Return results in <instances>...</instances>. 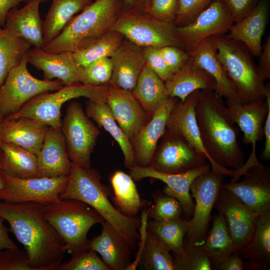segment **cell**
<instances>
[{"instance_id": "91938a15", "label": "cell", "mask_w": 270, "mask_h": 270, "mask_svg": "<svg viewBox=\"0 0 270 270\" xmlns=\"http://www.w3.org/2000/svg\"><path fill=\"white\" fill-rule=\"evenodd\" d=\"M6 183L4 174L0 167V191L4 188Z\"/></svg>"}, {"instance_id": "4fadbf2b", "label": "cell", "mask_w": 270, "mask_h": 270, "mask_svg": "<svg viewBox=\"0 0 270 270\" xmlns=\"http://www.w3.org/2000/svg\"><path fill=\"white\" fill-rule=\"evenodd\" d=\"M162 138L148 166L155 170L179 174L207 163L206 156L192 147L180 134L166 129Z\"/></svg>"}, {"instance_id": "8fae6325", "label": "cell", "mask_w": 270, "mask_h": 270, "mask_svg": "<svg viewBox=\"0 0 270 270\" xmlns=\"http://www.w3.org/2000/svg\"><path fill=\"white\" fill-rule=\"evenodd\" d=\"M226 176L210 170L196 176L190 186V192L194 198V208L189 219L184 242L201 244L208 228L211 212L218 192Z\"/></svg>"}, {"instance_id": "e575fe53", "label": "cell", "mask_w": 270, "mask_h": 270, "mask_svg": "<svg viewBox=\"0 0 270 270\" xmlns=\"http://www.w3.org/2000/svg\"><path fill=\"white\" fill-rule=\"evenodd\" d=\"M132 92L151 117L170 98L164 82L146 64Z\"/></svg>"}, {"instance_id": "277c9868", "label": "cell", "mask_w": 270, "mask_h": 270, "mask_svg": "<svg viewBox=\"0 0 270 270\" xmlns=\"http://www.w3.org/2000/svg\"><path fill=\"white\" fill-rule=\"evenodd\" d=\"M122 8L123 0H95L75 15L42 49L52 54L73 52L112 30Z\"/></svg>"}, {"instance_id": "5b68a950", "label": "cell", "mask_w": 270, "mask_h": 270, "mask_svg": "<svg viewBox=\"0 0 270 270\" xmlns=\"http://www.w3.org/2000/svg\"><path fill=\"white\" fill-rule=\"evenodd\" d=\"M236 100L243 104L266 101L265 84L260 78L252 55L242 42L222 34L210 37Z\"/></svg>"}, {"instance_id": "1f68e13d", "label": "cell", "mask_w": 270, "mask_h": 270, "mask_svg": "<svg viewBox=\"0 0 270 270\" xmlns=\"http://www.w3.org/2000/svg\"><path fill=\"white\" fill-rule=\"evenodd\" d=\"M195 62L214 80V91L226 99H236L234 88L218 60L214 46L209 38L203 40L190 54Z\"/></svg>"}, {"instance_id": "4316f807", "label": "cell", "mask_w": 270, "mask_h": 270, "mask_svg": "<svg viewBox=\"0 0 270 270\" xmlns=\"http://www.w3.org/2000/svg\"><path fill=\"white\" fill-rule=\"evenodd\" d=\"M40 0H31L21 8L10 10L8 12L4 28L12 34L22 38L34 48L44 47L42 20L40 15Z\"/></svg>"}, {"instance_id": "7bdbcfd3", "label": "cell", "mask_w": 270, "mask_h": 270, "mask_svg": "<svg viewBox=\"0 0 270 270\" xmlns=\"http://www.w3.org/2000/svg\"><path fill=\"white\" fill-rule=\"evenodd\" d=\"M112 72L110 58L98 59L83 68L80 82L97 86L108 85Z\"/></svg>"}, {"instance_id": "bcb514c9", "label": "cell", "mask_w": 270, "mask_h": 270, "mask_svg": "<svg viewBox=\"0 0 270 270\" xmlns=\"http://www.w3.org/2000/svg\"><path fill=\"white\" fill-rule=\"evenodd\" d=\"M186 260L182 270H212L213 264L210 257L200 244L184 242Z\"/></svg>"}, {"instance_id": "ee69618b", "label": "cell", "mask_w": 270, "mask_h": 270, "mask_svg": "<svg viewBox=\"0 0 270 270\" xmlns=\"http://www.w3.org/2000/svg\"><path fill=\"white\" fill-rule=\"evenodd\" d=\"M57 270H110L104 261L92 250L72 254L71 259L61 263Z\"/></svg>"}, {"instance_id": "ab89813d", "label": "cell", "mask_w": 270, "mask_h": 270, "mask_svg": "<svg viewBox=\"0 0 270 270\" xmlns=\"http://www.w3.org/2000/svg\"><path fill=\"white\" fill-rule=\"evenodd\" d=\"M200 245L210 257L213 266L230 254L238 252L228 232L225 220L218 213L213 216L212 226Z\"/></svg>"}, {"instance_id": "44dd1931", "label": "cell", "mask_w": 270, "mask_h": 270, "mask_svg": "<svg viewBox=\"0 0 270 270\" xmlns=\"http://www.w3.org/2000/svg\"><path fill=\"white\" fill-rule=\"evenodd\" d=\"M27 60L28 63L43 72L44 79H58L64 85L80 82L83 67L78 64L72 52L52 54L42 48H34L28 50Z\"/></svg>"}, {"instance_id": "4dcf8cb0", "label": "cell", "mask_w": 270, "mask_h": 270, "mask_svg": "<svg viewBox=\"0 0 270 270\" xmlns=\"http://www.w3.org/2000/svg\"><path fill=\"white\" fill-rule=\"evenodd\" d=\"M86 114L118 142L122 152L126 166L130 168L136 166L130 140L117 123L107 103L88 100L86 104Z\"/></svg>"}, {"instance_id": "74e56055", "label": "cell", "mask_w": 270, "mask_h": 270, "mask_svg": "<svg viewBox=\"0 0 270 270\" xmlns=\"http://www.w3.org/2000/svg\"><path fill=\"white\" fill-rule=\"evenodd\" d=\"M124 39L122 34L112 30L77 48L72 52L74 58L78 64L84 68L98 59L110 58Z\"/></svg>"}, {"instance_id": "681fc988", "label": "cell", "mask_w": 270, "mask_h": 270, "mask_svg": "<svg viewBox=\"0 0 270 270\" xmlns=\"http://www.w3.org/2000/svg\"><path fill=\"white\" fill-rule=\"evenodd\" d=\"M146 64L164 82L172 75L170 72L160 53V48L153 46L143 48Z\"/></svg>"}, {"instance_id": "db71d44e", "label": "cell", "mask_w": 270, "mask_h": 270, "mask_svg": "<svg viewBox=\"0 0 270 270\" xmlns=\"http://www.w3.org/2000/svg\"><path fill=\"white\" fill-rule=\"evenodd\" d=\"M259 62L256 70L262 82L270 78V36L266 38L258 56Z\"/></svg>"}, {"instance_id": "30bf717a", "label": "cell", "mask_w": 270, "mask_h": 270, "mask_svg": "<svg viewBox=\"0 0 270 270\" xmlns=\"http://www.w3.org/2000/svg\"><path fill=\"white\" fill-rule=\"evenodd\" d=\"M60 130L70 161L83 168H91V154L100 132L79 102L69 104Z\"/></svg>"}, {"instance_id": "60d3db41", "label": "cell", "mask_w": 270, "mask_h": 270, "mask_svg": "<svg viewBox=\"0 0 270 270\" xmlns=\"http://www.w3.org/2000/svg\"><path fill=\"white\" fill-rule=\"evenodd\" d=\"M140 258L148 270H178L170 250L153 232L147 228Z\"/></svg>"}, {"instance_id": "d6986e66", "label": "cell", "mask_w": 270, "mask_h": 270, "mask_svg": "<svg viewBox=\"0 0 270 270\" xmlns=\"http://www.w3.org/2000/svg\"><path fill=\"white\" fill-rule=\"evenodd\" d=\"M106 102L117 123L130 140L152 118L131 90L108 84Z\"/></svg>"}, {"instance_id": "6da1fadb", "label": "cell", "mask_w": 270, "mask_h": 270, "mask_svg": "<svg viewBox=\"0 0 270 270\" xmlns=\"http://www.w3.org/2000/svg\"><path fill=\"white\" fill-rule=\"evenodd\" d=\"M195 116L211 170L232 176L245 162L238 141V128L222 98L213 90H196Z\"/></svg>"}, {"instance_id": "52a82bcc", "label": "cell", "mask_w": 270, "mask_h": 270, "mask_svg": "<svg viewBox=\"0 0 270 270\" xmlns=\"http://www.w3.org/2000/svg\"><path fill=\"white\" fill-rule=\"evenodd\" d=\"M108 88V85L97 86L80 82L64 85L54 92H48L37 95L17 112L6 118H29L48 126L60 129L61 108L65 102L80 97H85L96 102H106Z\"/></svg>"}, {"instance_id": "b9f144b4", "label": "cell", "mask_w": 270, "mask_h": 270, "mask_svg": "<svg viewBox=\"0 0 270 270\" xmlns=\"http://www.w3.org/2000/svg\"><path fill=\"white\" fill-rule=\"evenodd\" d=\"M154 203L147 210V216L156 222L175 220L182 217L183 210L180 202L164 192H156Z\"/></svg>"}, {"instance_id": "603a6c76", "label": "cell", "mask_w": 270, "mask_h": 270, "mask_svg": "<svg viewBox=\"0 0 270 270\" xmlns=\"http://www.w3.org/2000/svg\"><path fill=\"white\" fill-rule=\"evenodd\" d=\"M36 158L39 177L52 178L70 174L72 162L60 129L48 127Z\"/></svg>"}, {"instance_id": "f907efd6", "label": "cell", "mask_w": 270, "mask_h": 270, "mask_svg": "<svg viewBox=\"0 0 270 270\" xmlns=\"http://www.w3.org/2000/svg\"><path fill=\"white\" fill-rule=\"evenodd\" d=\"M160 50L172 75L181 68L190 56L184 49L174 46H163Z\"/></svg>"}, {"instance_id": "7402d4cb", "label": "cell", "mask_w": 270, "mask_h": 270, "mask_svg": "<svg viewBox=\"0 0 270 270\" xmlns=\"http://www.w3.org/2000/svg\"><path fill=\"white\" fill-rule=\"evenodd\" d=\"M110 58L112 72L109 85L132 91L146 64L143 48L124 38Z\"/></svg>"}, {"instance_id": "8992f818", "label": "cell", "mask_w": 270, "mask_h": 270, "mask_svg": "<svg viewBox=\"0 0 270 270\" xmlns=\"http://www.w3.org/2000/svg\"><path fill=\"white\" fill-rule=\"evenodd\" d=\"M44 218L63 240L66 252L72 254L90 249L88 233L104 220L86 204L72 198L58 199L43 205Z\"/></svg>"}, {"instance_id": "7dc6e473", "label": "cell", "mask_w": 270, "mask_h": 270, "mask_svg": "<svg viewBox=\"0 0 270 270\" xmlns=\"http://www.w3.org/2000/svg\"><path fill=\"white\" fill-rule=\"evenodd\" d=\"M178 0H146L142 10L162 20L174 23Z\"/></svg>"}, {"instance_id": "8d00e7d4", "label": "cell", "mask_w": 270, "mask_h": 270, "mask_svg": "<svg viewBox=\"0 0 270 270\" xmlns=\"http://www.w3.org/2000/svg\"><path fill=\"white\" fill-rule=\"evenodd\" d=\"M189 219L180 218L165 222L152 220L148 224V229L156 234L173 252L178 270H182L186 260L184 238Z\"/></svg>"}, {"instance_id": "7a4b0ae2", "label": "cell", "mask_w": 270, "mask_h": 270, "mask_svg": "<svg viewBox=\"0 0 270 270\" xmlns=\"http://www.w3.org/2000/svg\"><path fill=\"white\" fill-rule=\"evenodd\" d=\"M43 205L0 200V218L26 252L33 270H57L66 252L64 242L44 218Z\"/></svg>"}, {"instance_id": "816d5d0a", "label": "cell", "mask_w": 270, "mask_h": 270, "mask_svg": "<svg viewBox=\"0 0 270 270\" xmlns=\"http://www.w3.org/2000/svg\"><path fill=\"white\" fill-rule=\"evenodd\" d=\"M231 12L234 22L249 14L261 0H222Z\"/></svg>"}, {"instance_id": "d4e9b609", "label": "cell", "mask_w": 270, "mask_h": 270, "mask_svg": "<svg viewBox=\"0 0 270 270\" xmlns=\"http://www.w3.org/2000/svg\"><path fill=\"white\" fill-rule=\"evenodd\" d=\"M48 126L31 118H0V142L19 146L37 155Z\"/></svg>"}, {"instance_id": "3957f363", "label": "cell", "mask_w": 270, "mask_h": 270, "mask_svg": "<svg viewBox=\"0 0 270 270\" xmlns=\"http://www.w3.org/2000/svg\"><path fill=\"white\" fill-rule=\"evenodd\" d=\"M101 179L97 170L83 168L72 162L68 183L60 198H72L86 204L136 249L141 239L138 232L141 220L136 216L124 215L112 205L108 199V188Z\"/></svg>"}, {"instance_id": "c3c4849f", "label": "cell", "mask_w": 270, "mask_h": 270, "mask_svg": "<svg viewBox=\"0 0 270 270\" xmlns=\"http://www.w3.org/2000/svg\"><path fill=\"white\" fill-rule=\"evenodd\" d=\"M0 270H33L26 250L17 248L0 250Z\"/></svg>"}, {"instance_id": "9a60e30c", "label": "cell", "mask_w": 270, "mask_h": 270, "mask_svg": "<svg viewBox=\"0 0 270 270\" xmlns=\"http://www.w3.org/2000/svg\"><path fill=\"white\" fill-rule=\"evenodd\" d=\"M225 104L231 120L238 125L243 132V144H250L252 146L248 160L241 168L235 171L232 176L230 182H234L250 168L263 165L257 158L256 146L263 135L262 126L268 113V106L266 101L261 104H243L236 99H226Z\"/></svg>"}, {"instance_id": "ac0fdd59", "label": "cell", "mask_w": 270, "mask_h": 270, "mask_svg": "<svg viewBox=\"0 0 270 270\" xmlns=\"http://www.w3.org/2000/svg\"><path fill=\"white\" fill-rule=\"evenodd\" d=\"M242 176L240 182H224L222 186L258 215L270 209V166H252Z\"/></svg>"}, {"instance_id": "d590c367", "label": "cell", "mask_w": 270, "mask_h": 270, "mask_svg": "<svg viewBox=\"0 0 270 270\" xmlns=\"http://www.w3.org/2000/svg\"><path fill=\"white\" fill-rule=\"evenodd\" d=\"M112 197L116 208L128 216H135L140 210L150 204L142 199L133 178L122 170L115 172L111 176Z\"/></svg>"}, {"instance_id": "f546056e", "label": "cell", "mask_w": 270, "mask_h": 270, "mask_svg": "<svg viewBox=\"0 0 270 270\" xmlns=\"http://www.w3.org/2000/svg\"><path fill=\"white\" fill-rule=\"evenodd\" d=\"M238 254L255 270L270 268V209L258 215L254 231Z\"/></svg>"}, {"instance_id": "ba28073f", "label": "cell", "mask_w": 270, "mask_h": 270, "mask_svg": "<svg viewBox=\"0 0 270 270\" xmlns=\"http://www.w3.org/2000/svg\"><path fill=\"white\" fill-rule=\"evenodd\" d=\"M176 28L174 23L158 19L142 10H122L112 30L142 48L172 46L183 48Z\"/></svg>"}, {"instance_id": "484cf974", "label": "cell", "mask_w": 270, "mask_h": 270, "mask_svg": "<svg viewBox=\"0 0 270 270\" xmlns=\"http://www.w3.org/2000/svg\"><path fill=\"white\" fill-rule=\"evenodd\" d=\"M269 12L270 0H261L249 14L231 26L227 36L242 42L252 56L258 57Z\"/></svg>"}, {"instance_id": "7c38bea8", "label": "cell", "mask_w": 270, "mask_h": 270, "mask_svg": "<svg viewBox=\"0 0 270 270\" xmlns=\"http://www.w3.org/2000/svg\"><path fill=\"white\" fill-rule=\"evenodd\" d=\"M234 22L222 0H213L190 24L176 26V33L184 50L190 55L205 39L224 34Z\"/></svg>"}, {"instance_id": "f35d334b", "label": "cell", "mask_w": 270, "mask_h": 270, "mask_svg": "<svg viewBox=\"0 0 270 270\" xmlns=\"http://www.w3.org/2000/svg\"><path fill=\"white\" fill-rule=\"evenodd\" d=\"M32 45L0 27V88L11 70L19 66Z\"/></svg>"}, {"instance_id": "836d02e7", "label": "cell", "mask_w": 270, "mask_h": 270, "mask_svg": "<svg viewBox=\"0 0 270 270\" xmlns=\"http://www.w3.org/2000/svg\"><path fill=\"white\" fill-rule=\"evenodd\" d=\"M0 167L4 174L20 178L39 177L36 155L14 144L0 142Z\"/></svg>"}, {"instance_id": "d6a6232c", "label": "cell", "mask_w": 270, "mask_h": 270, "mask_svg": "<svg viewBox=\"0 0 270 270\" xmlns=\"http://www.w3.org/2000/svg\"><path fill=\"white\" fill-rule=\"evenodd\" d=\"M92 2V0H52L42 20L44 46L58 36L70 20Z\"/></svg>"}, {"instance_id": "cb8c5ba5", "label": "cell", "mask_w": 270, "mask_h": 270, "mask_svg": "<svg viewBox=\"0 0 270 270\" xmlns=\"http://www.w3.org/2000/svg\"><path fill=\"white\" fill-rule=\"evenodd\" d=\"M101 224L100 234L90 240V248L100 255L110 270H128L135 249L110 224L104 221Z\"/></svg>"}, {"instance_id": "11a10c76", "label": "cell", "mask_w": 270, "mask_h": 270, "mask_svg": "<svg viewBox=\"0 0 270 270\" xmlns=\"http://www.w3.org/2000/svg\"><path fill=\"white\" fill-rule=\"evenodd\" d=\"M264 94L266 101L268 106V110L265 118L264 126L263 130L264 136V148L261 154V158L264 161L270 160V84H265Z\"/></svg>"}, {"instance_id": "9c48e42d", "label": "cell", "mask_w": 270, "mask_h": 270, "mask_svg": "<svg viewBox=\"0 0 270 270\" xmlns=\"http://www.w3.org/2000/svg\"><path fill=\"white\" fill-rule=\"evenodd\" d=\"M27 55L20 64L8 72L0 88V118L17 112L28 100L43 92L56 91L64 86L56 79L40 80L32 76L27 67Z\"/></svg>"}, {"instance_id": "9f6ffc18", "label": "cell", "mask_w": 270, "mask_h": 270, "mask_svg": "<svg viewBox=\"0 0 270 270\" xmlns=\"http://www.w3.org/2000/svg\"><path fill=\"white\" fill-rule=\"evenodd\" d=\"M31 0H0V27L4 28L9 11L17 8L21 3H28Z\"/></svg>"}, {"instance_id": "83f0119b", "label": "cell", "mask_w": 270, "mask_h": 270, "mask_svg": "<svg viewBox=\"0 0 270 270\" xmlns=\"http://www.w3.org/2000/svg\"><path fill=\"white\" fill-rule=\"evenodd\" d=\"M164 82L170 97L182 102L196 90H214L216 86L214 78L199 66L191 56L181 68Z\"/></svg>"}, {"instance_id": "5bb4252c", "label": "cell", "mask_w": 270, "mask_h": 270, "mask_svg": "<svg viewBox=\"0 0 270 270\" xmlns=\"http://www.w3.org/2000/svg\"><path fill=\"white\" fill-rule=\"evenodd\" d=\"M4 176L6 183L0 191V200L12 204L32 202L46 205L56 201L60 199L69 179V175L29 178Z\"/></svg>"}, {"instance_id": "94428289", "label": "cell", "mask_w": 270, "mask_h": 270, "mask_svg": "<svg viewBox=\"0 0 270 270\" xmlns=\"http://www.w3.org/2000/svg\"><path fill=\"white\" fill-rule=\"evenodd\" d=\"M40 0L41 2L47 1V0Z\"/></svg>"}, {"instance_id": "680465c9", "label": "cell", "mask_w": 270, "mask_h": 270, "mask_svg": "<svg viewBox=\"0 0 270 270\" xmlns=\"http://www.w3.org/2000/svg\"><path fill=\"white\" fill-rule=\"evenodd\" d=\"M146 0H123L124 10H142Z\"/></svg>"}, {"instance_id": "6f0895ef", "label": "cell", "mask_w": 270, "mask_h": 270, "mask_svg": "<svg viewBox=\"0 0 270 270\" xmlns=\"http://www.w3.org/2000/svg\"><path fill=\"white\" fill-rule=\"evenodd\" d=\"M4 220L0 218V250L4 248H17L18 246L10 238L8 229L4 226Z\"/></svg>"}, {"instance_id": "6125c7cd", "label": "cell", "mask_w": 270, "mask_h": 270, "mask_svg": "<svg viewBox=\"0 0 270 270\" xmlns=\"http://www.w3.org/2000/svg\"><path fill=\"white\" fill-rule=\"evenodd\" d=\"M0 152H1V150H0Z\"/></svg>"}, {"instance_id": "ffe728a7", "label": "cell", "mask_w": 270, "mask_h": 270, "mask_svg": "<svg viewBox=\"0 0 270 270\" xmlns=\"http://www.w3.org/2000/svg\"><path fill=\"white\" fill-rule=\"evenodd\" d=\"M178 98L170 97L152 116L149 122L132 138L130 142L136 166H148L164 135L169 114Z\"/></svg>"}, {"instance_id": "f1b7e54d", "label": "cell", "mask_w": 270, "mask_h": 270, "mask_svg": "<svg viewBox=\"0 0 270 270\" xmlns=\"http://www.w3.org/2000/svg\"><path fill=\"white\" fill-rule=\"evenodd\" d=\"M196 92L190 94L184 102L178 100L169 114L166 129L182 135L192 147L204 154L208 160L195 116Z\"/></svg>"}, {"instance_id": "e0dca14e", "label": "cell", "mask_w": 270, "mask_h": 270, "mask_svg": "<svg viewBox=\"0 0 270 270\" xmlns=\"http://www.w3.org/2000/svg\"><path fill=\"white\" fill-rule=\"evenodd\" d=\"M129 169L130 174L134 180L140 181L150 178L165 183L166 186L162 192L177 199L182 206L186 217L190 219L194 208V202L190 192V184L196 176L210 170L211 166L207 162L196 168L179 174H166L156 171L149 166H138Z\"/></svg>"}, {"instance_id": "f5cc1de1", "label": "cell", "mask_w": 270, "mask_h": 270, "mask_svg": "<svg viewBox=\"0 0 270 270\" xmlns=\"http://www.w3.org/2000/svg\"><path fill=\"white\" fill-rule=\"evenodd\" d=\"M213 270H255L248 262L244 261L238 252H234L214 264Z\"/></svg>"}, {"instance_id": "f6af8a7d", "label": "cell", "mask_w": 270, "mask_h": 270, "mask_svg": "<svg viewBox=\"0 0 270 270\" xmlns=\"http://www.w3.org/2000/svg\"><path fill=\"white\" fill-rule=\"evenodd\" d=\"M213 0H178L174 24L184 26L192 22Z\"/></svg>"}, {"instance_id": "2e32d148", "label": "cell", "mask_w": 270, "mask_h": 270, "mask_svg": "<svg viewBox=\"0 0 270 270\" xmlns=\"http://www.w3.org/2000/svg\"><path fill=\"white\" fill-rule=\"evenodd\" d=\"M214 208L224 218L228 232L238 252L250 240L258 214L252 211L222 185Z\"/></svg>"}]
</instances>
